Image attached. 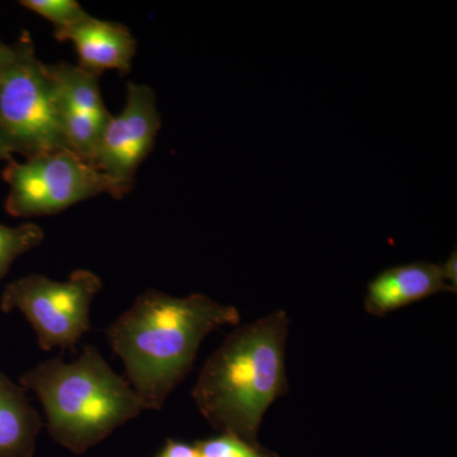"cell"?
I'll list each match as a JSON object with an SVG mask.
<instances>
[{
	"label": "cell",
	"mask_w": 457,
	"mask_h": 457,
	"mask_svg": "<svg viewBox=\"0 0 457 457\" xmlns=\"http://www.w3.org/2000/svg\"><path fill=\"white\" fill-rule=\"evenodd\" d=\"M239 321L236 306L207 295L176 297L146 290L107 328L106 336L144 409L161 411L191 372L204 339Z\"/></svg>",
	"instance_id": "1"
},
{
	"label": "cell",
	"mask_w": 457,
	"mask_h": 457,
	"mask_svg": "<svg viewBox=\"0 0 457 457\" xmlns=\"http://www.w3.org/2000/svg\"><path fill=\"white\" fill-rule=\"evenodd\" d=\"M288 327L286 312H270L234 330L206 361L192 398L213 429L258 444L264 413L290 389L285 369Z\"/></svg>",
	"instance_id": "2"
},
{
	"label": "cell",
	"mask_w": 457,
	"mask_h": 457,
	"mask_svg": "<svg viewBox=\"0 0 457 457\" xmlns=\"http://www.w3.org/2000/svg\"><path fill=\"white\" fill-rule=\"evenodd\" d=\"M20 385L37 395L50 437L83 455L144 411L131 385L116 374L95 345L78 360L45 361L20 376Z\"/></svg>",
	"instance_id": "3"
},
{
	"label": "cell",
	"mask_w": 457,
	"mask_h": 457,
	"mask_svg": "<svg viewBox=\"0 0 457 457\" xmlns=\"http://www.w3.org/2000/svg\"><path fill=\"white\" fill-rule=\"evenodd\" d=\"M0 137L12 154L25 159L71 150L55 86L27 31L12 45L11 59L0 71Z\"/></svg>",
	"instance_id": "4"
},
{
	"label": "cell",
	"mask_w": 457,
	"mask_h": 457,
	"mask_svg": "<svg viewBox=\"0 0 457 457\" xmlns=\"http://www.w3.org/2000/svg\"><path fill=\"white\" fill-rule=\"evenodd\" d=\"M3 179L9 187L5 212L23 219L56 215L89 198H122L132 191L65 149L42 153L23 163L9 159Z\"/></svg>",
	"instance_id": "5"
},
{
	"label": "cell",
	"mask_w": 457,
	"mask_h": 457,
	"mask_svg": "<svg viewBox=\"0 0 457 457\" xmlns=\"http://www.w3.org/2000/svg\"><path fill=\"white\" fill-rule=\"evenodd\" d=\"M102 288V279L89 270H73L66 281L35 273L5 286L0 311L22 312L42 351L60 348L75 353L90 330V305Z\"/></svg>",
	"instance_id": "6"
},
{
	"label": "cell",
	"mask_w": 457,
	"mask_h": 457,
	"mask_svg": "<svg viewBox=\"0 0 457 457\" xmlns=\"http://www.w3.org/2000/svg\"><path fill=\"white\" fill-rule=\"evenodd\" d=\"M161 128L154 90L145 84L129 82L125 106L117 116H111L102 131L95 167L134 188L137 170L154 149Z\"/></svg>",
	"instance_id": "7"
},
{
	"label": "cell",
	"mask_w": 457,
	"mask_h": 457,
	"mask_svg": "<svg viewBox=\"0 0 457 457\" xmlns=\"http://www.w3.org/2000/svg\"><path fill=\"white\" fill-rule=\"evenodd\" d=\"M46 71L55 86L69 149L95 167L102 131L112 116L102 99L98 75L65 62L46 64Z\"/></svg>",
	"instance_id": "8"
},
{
	"label": "cell",
	"mask_w": 457,
	"mask_h": 457,
	"mask_svg": "<svg viewBox=\"0 0 457 457\" xmlns=\"http://www.w3.org/2000/svg\"><path fill=\"white\" fill-rule=\"evenodd\" d=\"M54 36L57 41L71 42L80 68L98 77L106 71L128 74L137 55V41L129 27L90 14L77 25L54 32Z\"/></svg>",
	"instance_id": "9"
},
{
	"label": "cell",
	"mask_w": 457,
	"mask_h": 457,
	"mask_svg": "<svg viewBox=\"0 0 457 457\" xmlns=\"http://www.w3.org/2000/svg\"><path fill=\"white\" fill-rule=\"evenodd\" d=\"M441 293H455L442 273L441 264L414 262L392 267L369 282L365 309L375 317Z\"/></svg>",
	"instance_id": "10"
},
{
	"label": "cell",
	"mask_w": 457,
	"mask_h": 457,
	"mask_svg": "<svg viewBox=\"0 0 457 457\" xmlns=\"http://www.w3.org/2000/svg\"><path fill=\"white\" fill-rule=\"evenodd\" d=\"M42 428L26 390L0 371V457H33Z\"/></svg>",
	"instance_id": "11"
},
{
	"label": "cell",
	"mask_w": 457,
	"mask_h": 457,
	"mask_svg": "<svg viewBox=\"0 0 457 457\" xmlns=\"http://www.w3.org/2000/svg\"><path fill=\"white\" fill-rule=\"evenodd\" d=\"M44 239V230L35 222H25L18 227L0 224V281L17 258L37 248Z\"/></svg>",
	"instance_id": "12"
},
{
	"label": "cell",
	"mask_w": 457,
	"mask_h": 457,
	"mask_svg": "<svg viewBox=\"0 0 457 457\" xmlns=\"http://www.w3.org/2000/svg\"><path fill=\"white\" fill-rule=\"evenodd\" d=\"M195 446L200 457H279L260 444H252L233 433H221L216 437L195 442Z\"/></svg>",
	"instance_id": "13"
},
{
	"label": "cell",
	"mask_w": 457,
	"mask_h": 457,
	"mask_svg": "<svg viewBox=\"0 0 457 457\" xmlns=\"http://www.w3.org/2000/svg\"><path fill=\"white\" fill-rule=\"evenodd\" d=\"M20 4L49 21L54 26V32L77 25L89 16L75 0H22Z\"/></svg>",
	"instance_id": "14"
},
{
	"label": "cell",
	"mask_w": 457,
	"mask_h": 457,
	"mask_svg": "<svg viewBox=\"0 0 457 457\" xmlns=\"http://www.w3.org/2000/svg\"><path fill=\"white\" fill-rule=\"evenodd\" d=\"M155 457H200L197 447L187 442L168 440L163 450Z\"/></svg>",
	"instance_id": "15"
},
{
	"label": "cell",
	"mask_w": 457,
	"mask_h": 457,
	"mask_svg": "<svg viewBox=\"0 0 457 457\" xmlns=\"http://www.w3.org/2000/svg\"><path fill=\"white\" fill-rule=\"evenodd\" d=\"M456 251H453V253L450 254V257L447 258V261L445 263L441 264L442 273H444L445 279H446L447 284L453 288V291L456 293V286H457V262H456Z\"/></svg>",
	"instance_id": "16"
},
{
	"label": "cell",
	"mask_w": 457,
	"mask_h": 457,
	"mask_svg": "<svg viewBox=\"0 0 457 457\" xmlns=\"http://www.w3.org/2000/svg\"><path fill=\"white\" fill-rule=\"evenodd\" d=\"M12 56V45L0 40V71L4 68Z\"/></svg>",
	"instance_id": "17"
},
{
	"label": "cell",
	"mask_w": 457,
	"mask_h": 457,
	"mask_svg": "<svg viewBox=\"0 0 457 457\" xmlns=\"http://www.w3.org/2000/svg\"><path fill=\"white\" fill-rule=\"evenodd\" d=\"M12 158H13V154H12V152L9 150L5 141L2 139V137H0V161L8 162L9 159Z\"/></svg>",
	"instance_id": "18"
}]
</instances>
